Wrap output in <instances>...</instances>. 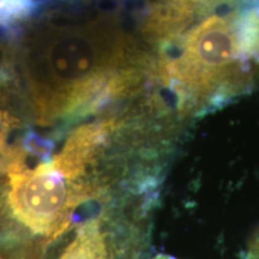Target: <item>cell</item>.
Segmentation results:
<instances>
[{"label":"cell","mask_w":259,"mask_h":259,"mask_svg":"<svg viewBox=\"0 0 259 259\" xmlns=\"http://www.w3.org/2000/svg\"><path fill=\"white\" fill-rule=\"evenodd\" d=\"M130 40L106 24L42 34L27 52L25 73L41 124L72 115L84 94L103 77L141 66Z\"/></svg>","instance_id":"obj_1"},{"label":"cell","mask_w":259,"mask_h":259,"mask_svg":"<svg viewBox=\"0 0 259 259\" xmlns=\"http://www.w3.org/2000/svg\"><path fill=\"white\" fill-rule=\"evenodd\" d=\"M92 196L85 187H76L52 160L9 174L8 200L15 218L48 240L66 231L76 206Z\"/></svg>","instance_id":"obj_2"},{"label":"cell","mask_w":259,"mask_h":259,"mask_svg":"<svg viewBox=\"0 0 259 259\" xmlns=\"http://www.w3.org/2000/svg\"><path fill=\"white\" fill-rule=\"evenodd\" d=\"M59 259H109L100 220L84 223Z\"/></svg>","instance_id":"obj_3"},{"label":"cell","mask_w":259,"mask_h":259,"mask_svg":"<svg viewBox=\"0 0 259 259\" xmlns=\"http://www.w3.org/2000/svg\"><path fill=\"white\" fill-rule=\"evenodd\" d=\"M27 153L22 145H9L8 131H0V177L4 174H12L22 171L25 168Z\"/></svg>","instance_id":"obj_4"},{"label":"cell","mask_w":259,"mask_h":259,"mask_svg":"<svg viewBox=\"0 0 259 259\" xmlns=\"http://www.w3.org/2000/svg\"><path fill=\"white\" fill-rule=\"evenodd\" d=\"M22 148L25 153L40 158L44 162L51 161L56 143L52 139L36 134L35 131H28L22 141Z\"/></svg>","instance_id":"obj_5"},{"label":"cell","mask_w":259,"mask_h":259,"mask_svg":"<svg viewBox=\"0 0 259 259\" xmlns=\"http://www.w3.org/2000/svg\"><path fill=\"white\" fill-rule=\"evenodd\" d=\"M32 9V0H0V25H9L27 17Z\"/></svg>","instance_id":"obj_6"},{"label":"cell","mask_w":259,"mask_h":259,"mask_svg":"<svg viewBox=\"0 0 259 259\" xmlns=\"http://www.w3.org/2000/svg\"><path fill=\"white\" fill-rule=\"evenodd\" d=\"M245 259H259V231L251 241L250 247H248L247 253L245 255Z\"/></svg>","instance_id":"obj_7"},{"label":"cell","mask_w":259,"mask_h":259,"mask_svg":"<svg viewBox=\"0 0 259 259\" xmlns=\"http://www.w3.org/2000/svg\"><path fill=\"white\" fill-rule=\"evenodd\" d=\"M8 120H10V118L8 115L3 114L2 112H0V124H3V122H9Z\"/></svg>","instance_id":"obj_8"},{"label":"cell","mask_w":259,"mask_h":259,"mask_svg":"<svg viewBox=\"0 0 259 259\" xmlns=\"http://www.w3.org/2000/svg\"><path fill=\"white\" fill-rule=\"evenodd\" d=\"M0 259H4V258H0Z\"/></svg>","instance_id":"obj_9"}]
</instances>
